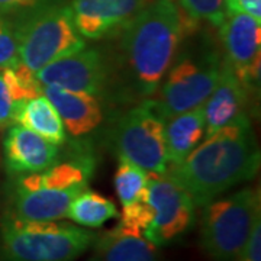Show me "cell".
Returning <instances> with one entry per match:
<instances>
[{"label": "cell", "instance_id": "277c9868", "mask_svg": "<svg viewBox=\"0 0 261 261\" xmlns=\"http://www.w3.org/2000/svg\"><path fill=\"white\" fill-rule=\"evenodd\" d=\"M93 231L58 221L0 216V261H75L93 245Z\"/></svg>", "mask_w": 261, "mask_h": 261}, {"label": "cell", "instance_id": "ac0fdd59", "mask_svg": "<svg viewBox=\"0 0 261 261\" xmlns=\"http://www.w3.org/2000/svg\"><path fill=\"white\" fill-rule=\"evenodd\" d=\"M15 123L35 132L58 147L65 145L67 142L64 123L54 105L44 94L19 103L15 112Z\"/></svg>", "mask_w": 261, "mask_h": 261}, {"label": "cell", "instance_id": "9a60e30c", "mask_svg": "<svg viewBox=\"0 0 261 261\" xmlns=\"http://www.w3.org/2000/svg\"><path fill=\"white\" fill-rule=\"evenodd\" d=\"M250 97L251 94L240 82L232 68L222 60L219 79L212 93L202 105L205 113V135L231 123L243 115H248Z\"/></svg>", "mask_w": 261, "mask_h": 261}, {"label": "cell", "instance_id": "52a82bcc", "mask_svg": "<svg viewBox=\"0 0 261 261\" xmlns=\"http://www.w3.org/2000/svg\"><path fill=\"white\" fill-rule=\"evenodd\" d=\"M13 20L19 61L34 73L87 45L75 29L70 5L63 0Z\"/></svg>", "mask_w": 261, "mask_h": 261}, {"label": "cell", "instance_id": "ffe728a7", "mask_svg": "<svg viewBox=\"0 0 261 261\" xmlns=\"http://www.w3.org/2000/svg\"><path fill=\"white\" fill-rule=\"evenodd\" d=\"M149 173L128 160L119 159L115 174V189L122 207L148 199Z\"/></svg>", "mask_w": 261, "mask_h": 261}, {"label": "cell", "instance_id": "44dd1931", "mask_svg": "<svg viewBox=\"0 0 261 261\" xmlns=\"http://www.w3.org/2000/svg\"><path fill=\"white\" fill-rule=\"evenodd\" d=\"M178 8L196 23L206 22L219 28L226 16L225 0H176Z\"/></svg>", "mask_w": 261, "mask_h": 261}, {"label": "cell", "instance_id": "484cf974", "mask_svg": "<svg viewBox=\"0 0 261 261\" xmlns=\"http://www.w3.org/2000/svg\"><path fill=\"white\" fill-rule=\"evenodd\" d=\"M226 12H244L261 22V0H225Z\"/></svg>", "mask_w": 261, "mask_h": 261}, {"label": "cell", "instance_id": "cb8c5ba5", "mask_svg": "<svg viewBox=\"0 0 261 261\" xmlns=\"http://www.w3.org/2000/svg\"><path fill=\"white\" fill-rule=\"evenodd\" d=\"M19 103L15 100L0 73V130L5 132L15 123V112Z\"/></svg>", "mask_w": 261, "mask_h": 261}, {"label": "cell", "instance_id": "7a4b0ae2", "mask_svg": "<svg viewBox=\"0 0 261 261\" xmlns=\"http://www.w3.org/2000/svg\"><path fill=\"white\" fill-rule=\"evenodd\" d=\"M260 148L248 115L237 118L200 141L178 164L168 166V177L183 187L196 207L255 177Z\"/></svg>", "mask_w": 261, "mask_h": 261}, {"label": "cell", "instance_id": "8992f818", "mask_svg": "<svg viewBox=\"0 0 261 261\" xmlns=\"http://www.w3.org/2000/svg\"><path fill=\"white\" fill-rule=\"evenodd\" d=\"M261 222L260 190L244 187L203 206L200 247L212 261H235Z\"/></svg>", "mask_w": 261, "mask_h": 261}, {"label": "cell", "instance_id": "5b68a950", "mask_svg": "<svg viewBox=\"0 0 261 261\" xmlns=\"http://www.w3.org/2000/svg\"><path fill=\"white\" fill-rule=\"evenodd\" d=\"M178 48L173 64L160 84L159 97L152 99L164 121L202 106L219 79L222 57L212 39L197 37ZM155 93V94H157Z\"/></svg>", "mask_w": 261, "mask_h": 261}, {"label": "cell", "instance_id": "8fae6325", "mask_svg": "<svg viewBox=\"0 0 261 261\" xmlns=\"http://www.w3.org/2000/svg\"><path fill=\"white\" fill-rule=\"evenodd\" d=\"M224 60L248 90L260 89L261 22L244 12H226L219 27Z\"/></svg>", "mask_w": 261, "mask_h": 261}, {"label": "cell", "instance_id": "603a6c76", "mask_svg": "<svg viewBox=\"0 0 261 261\" xmlns=\"http://www.w3.org/2000/svg\"><path fill=\"white\" fill-rule=\"evenodd\" d=\"M60 0H0V16L16 19Z\"/></svg>", "mask_w": 261, "mask_h": 261}, {"label": "cell", "instance_id": "6da1fadb", "mask_svg": "<svg viewBox=\"0 0 261 261\" xmlns=\"http://www.w3.org/2000/svg\"><path fill=\"white\" fill-rule=\"evenodd\" d=\"M196 28L176 0H151L108 35L111 45L103 49L111 67V102L135 105L155 96L181 42Z\"/></svg>", "mask_w": 261, "mask_h": 261}, {"label": "cell", "instance_id": "9c48e42d", "mask_svg": "<svg viewBox=\"0 0 261 261\" xmlns=\"http://www.w3.org/2000/svg\"><path fill=\"white\" fill-rule=\"evenodd\" d=\"M148 200L152 207V221L142 235L157 248L176 243L193 228L196 222L195 202L166 173H149Z\"/></svg>", "mask_w": 261, "mask_h": 261}, {"label": "cell", "instance_id": "5bb4252c", "mask_svg": "<svg viewBox=\"0 0 261 261\" xmlns=\"http://www.w3.org/2000/svg\"><path fill=\"white\" fill-rule=\"evenodd\" d=\"M3 161L8 176L42 171L60 157V147L38 134L13 123L5 130Z\"/></svg>", "mask_w": 261, "mask_h": 261}, {"label": "cell", "instance_id": "ba28073f", "mask_svg": "<svg viewBox=\"0 0 261 261\" xmlns=\"http://www.w3.org/2000/svg\"><path fill=\"white\" fill-rule=\"evenodd\" d=\"M106 142L118 159L128 160L148 173L167 171L166 121L152 99L118 113L106 129Z\"/></svg>", "mask_w": 261, "mask_h": 261}, {"label": "cell", "instance_id": "d6986e66", "mask_svg": "<svg viewBox=\"0 0 261 261\" xmlns=\"http://www.w3.org/2000/svg\"><path fill=\"white\" fill-rule=\"evenodd\" d=\"M119 212L111 199L97 192L84 189L75 196L67 209L65 218L83 228H100L106 222L116 219Z\"/></svg>", "mask_w": 261, "mask_h": 261}, {"label": "cell", "instance_id": "4fadbf2b", "mask_svg": "<svg viewBox=\"0 0 261 261\" xmlns=\"http://www.w3.org/2000/svg\"><path fill=\"white\" fill-rule=\"evenodd\" d=\"M151 0H71L75 29L84 39L99 41L123 27Z\"/></svg>", "mask_w": 261, "mask_h": 261}, {"label": "cell", "instance_id": "3957f363", "mask_svg": "<svg viewBox=\"0 0 261 261\" xmlns=\"http://www.w3.org/2000/svg\"><path fill=\"white\" fill-rule=\"evenodd\" d=\"M42 171L12 174L6 185L5 214L23 221H60L75 196L89 187L96 159L87 142H79Z\"/></svg>", "mask_w": 261, "mask_h": 261}, {"label": "cell", "instance_id": "e0dca14e", "mask_svg": "<svg viewBox=\"0 0 261 261\" xmlns=\"http://www.w3.org/2000/svg\"><path fill=\"white\" fill-rule=\"evenodd\" d=\"M205 137L203 106L178 113L166 121V149L168 166L178 164Z\"/></svg>", "mask_w": 261, "mask_h": 261}, {"label": "cell", "instance_id": "7c38bea8", "mask_svg": "<svg viewBox=\"0 0 261 261\" xmlns=\"http://www.w3.org/2000/svg\"><path fill=\"white\" fill-rule=\"evenodd\" d=\"M42 94L54 105L65 132L79 142H89V137L105 129V123H111L115 118L112 103L99 96L70 92L57 86H42Z\"/></svg>", "mask_w": 261, "mask_h": 261}, {"label": "cell", "instance_id": "2e32d148", "mask_svg": "<svg viewBox=\"0 0 261 261\" xmlns=\"http://www.w3.org/2000/svg\"><path fill=\"white\" fill-rule=\"evenodd\" d=\"M93 248L102 261H161L157 247L142 233L129 232L119 225L97 233Z\"/></svg>", "mask_w": 261, "mask_h": 261}, {"label": "cell", "instance_id": "30bf717a", "mask_svg": "<svg viewBox=\"0 0 261 261\" xmlns=\"http://www.w3.org/2000/svg\"><path fill=\"white\" fill-rule=\"evenodd\" d=\"M37 77L42 86L93 94L111 102V67L103 47L86 45L42 67Z\"/></svg>", "mask_w": 261, "mask_h": 261}, {"label": "cell", "instance_id": "4316f807", "mask_svg": "<svg viewBox=\"0 0 261 261\" xmlns=\"http://www.w3.org/2000/svg\"><path fill=\"white\" fill-rule=\"evenodd\" d=\"M87 261H102V260H100V257H99L96 252H93V255H92V257H90Z\"/></svg>", "mask_w": 261, "mask_h": 261}, {"label": "cell", "instance_id": "d4e9b609", "mask_svg": "<svg viewBox=\"0 0 261 261\" xmlns=\"http://www.w3.org/2000/svg\"><path fill=\"white\" fill-rule=\"evenodd\" d=\"M235 261H261V222L254 228L248 243Z\"/></svg>", "mask_w": 261, "mask_h": 261}, {"label": "cell", "instance_id": "7402d4cb", "mask_svg": "<svg viewBox=\"0 0 261 261\" xmlns=\"http://www.w3.org/2000/svg\"><path fill=\"white\" fill-rule=\"evenodd\" d=\"M19 61L18 41L15 20L0 16V68L9 67Z\"/></svg>", "mask_w": 261, "mask_h": 261}]
</instances>
